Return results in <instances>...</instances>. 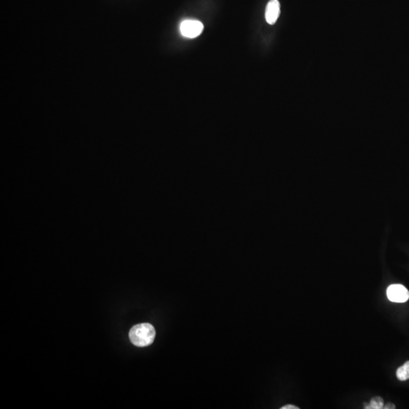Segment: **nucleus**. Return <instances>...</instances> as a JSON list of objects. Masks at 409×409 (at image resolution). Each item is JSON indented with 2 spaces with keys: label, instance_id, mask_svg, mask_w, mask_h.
I'll return each mask as SVG.
<instances>
[{
  "label": "nucleus",
  "instance_id": "nucleus-3",
  "mask_svg": "<svg viewBox=\"0 0 409 409\" xmlns=\"http://www.w3.org/2000/svg\"><path fill=\"white\" fill-rule=\"evenodd\" d=\"M389 300L396 303H403L407 302L409 299V290L403 285H390L387 290Z\"/></svg>",
  "mask_w": 409,
  "mask_h": 409
},
{
  "label": "nucleus",
  "instance_id": "nucleus-2",
  "mask_svg": "<svg viewBox=\"0 0 409 409\" xmlns=\"http://www.w3.org/2000/svg\"><path fill=\"white\" fill-rule=\"evenodd\" d=\"M204 30L203 23L197 20H184L180 23V33L187 38H196L199 37Z\"/></svg>",
  "mask_w": 409,
  "mask_h": 409
},
{
  "label": "nucleus",
  "instance_id": "nucleus-5",
  "mask_svg": "<svg viewBox=\"0 0 409 409\" xmlns=\"http://www.w3.org/2000/svg\"><path fill=\"white\" fill-rule=\"evenodd\" d=\"M397 378L401 381H406L409 379V361L405 363L396 371Z\"/></svg>",
  "mask_w": 409,
  "mask_h": 409
},
{
  "label": "nucleus",
  "instance_id": "nucleus-7",
  "mask_svg": "<svg viewBox=\"0 0 409 409\" xmlns=\"http://www.w3.org/2000/svg\"><path fill=\"white\" fill-rule=\"evenodd\" d=\"M281 409H299V408L297 406H292V405H287V406L281 408Z\"/></svg>",
  "mask_w": 409,
  "mask_h": 409
},
{
  "label": "nucleus",
  "instance_id": "nucleus-4",
  "mask_svg": "<svg viewBox=\"0 0 409 409\" xmlns=\"http://www.w3.org/2000/svg\"><path fill=\"white\" fill-rule=\"evenodd\" d=\"M281 13V5L278 0H270L266 11V19L269 25H274L278 21Z\"/></svg>",
  "mask_w": 409,
  "mask_h": 409
},
{
  "label": "nucleus",
  "instance_id": "nucleus-8",
  "mask_svg": "<svg viewBox=\"0 0 409 409\" xmlns=\"http://www.w3.org/2000/svg\"><path fill=\"white\" fill-rule=\"evenodd\" d=\"M383 409H395V406L392 403H387L386 406H383Z\"/></svg>",
  "mask_w": 409,
  "mask_h": 409
},
{
  "label": "nucleus",
  "instance_id": "nucleus-1",
  "mask_svg": "<svg viewBox=\"0 0 409 409\" xmlns=\"http://www.w3.org/2000/svg\"><path fill=\"white\" fill-rule=\"evenodd\" d=\"M129 337L132 344L136 346H147L154 341L156 330L149 323L137 324L130 329Z\"/></svg>",
  "mask_w": 409,
  "mask_h": 409
},
{
  "label": "nucleus",
  "instance_id": "nucleus-6",
  "mask_svg": "<svg viewBox=\"0 0 409 409\" xmlns=\"http://www.w3.org/2000/svg\"><path fill=\"white\" fill-rule=\"evenodd\" d=\"M383 406H384L383 399L381 397L376 396L371 399L370 404H368V406H365L364 409H383Z\"/></svg>",
  "mask_w": 409,
  "mask_h": 409
}]
</instances>
